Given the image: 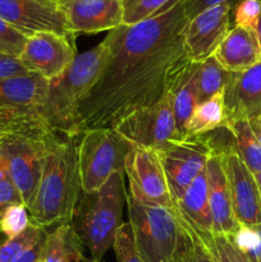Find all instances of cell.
Instances as JSON below:
<instances>
[{"mask_svg": "<svg viewBox=\"0 0 261 262\" xmlns=\"http://www.w3.org/2000/svg\"><path fill=\"white\" fill-rule=\"evenodd\" d=\"M187 22L182 0L156 17L107 32L109 60L79 106L82 132L114 129L132 113L168 96L192 60L183 41Z\"/></svg>", "mask_w": 261, "mask_h": 262, "instance_id": "1", "label": "cell"}, {"mask_svg": "<svg viewBox=\"0 0 261 262\" xmlns=\"http://www.w3.org/2000/svg\"><path fill=\"white\" fill-rule=\"evenodd\" d=\"M77 140L59 135L49 146L35 199L28 207L31 224L46 229L73 219L82 192Z\"/></svg>", "mask_w": 261, "mask_h": 262, "instance_id": "2", "label": "cell"}, {"mask_svg": "<svg viewBox=\"0 0 261 262\" xmlns=\"http://www.w3.org/2000/svg\"><path fill=\"white\" fill-rule=\"evenodd\" d=\"M109 56V43L104 38L95 48L77 54L61 76L49 81L46 100L38 113L51 129L71 138L83 135L79 106L101 77Z\"/></svg>", "mask_w": 261, "mask_h": 262, "instance_id": "3", "label": "cell"}, {"mask_svg": "<svg viewBox=\"0 0 261 262\" xmlns=\"http://www.w3.org/2000/svg\"><path fill=\"white\" fill-rule=\"evenodd\" d=\"M127 200L124 174L115 173L94 193H82L72 219L74 232L87 247L91 260L102 261L113 248L115 234L123 224V206Z\"/></svg>", "mask_w": 261, "mask_h": 262, "instance_id": "4", "label": "cell"}, {"mask_svg": "<svg viewBox=\"0 0 261 262\" xmlns=\"http://www.w3.org/2000/svg\"><path fill=\"white\" fill-rule=\"evenodd\" d=\"M129 224L145 262H170L178 245L179 228L174 207H164L127 194Z\"/></svg>", "mask_w": 261, "mask_h": 262, "instance_id": "5", "label": "cell"}, {"mask_svg": "<svg viewBox=\"0 0 261 262\" xmlns=\"http://www.w3.org/2000/svg\"><path fill=\"white\" fill-rule=\"evenodd\" d=\"M130 146L115 129H90L79 136L77 161L82 193L99 191L113 174H125Z\"/></svg>", "mask_w": 261, "mask_h": 262, "instance_id": "6", "label": "cell"}, {"mask_svg": "<svg viewBox=\"0 0 261 262\" xmlns=\"http://www.w3.org/2000/svg\"><path fill=\"white\" fill-rule=\"evenodd\" d=\"M58 136L48 140L28 137L0 140V164L27 209L35 199L49 146Z\"/></svg>", "mask_w": 261, "mask_h": 262, "instance_id": "7", "label": "cell"}, {"mask_svg": "<svg viewBox=\"0 0 261 262\" xmlns=\"http://www.w3.org/2000/svg\"><path fill=\"white\" fill-rule=\"evenodd\" d=\"M155 151L163 164L174 204L193 179L205 170L212 154L206 135L168 141Z\"/></svg>", "mask_w": 261, "mask_h": 262, "instance_id": "8", "label": "cell"}, {"mask_svg": "<svg viewBox=\"0 0 261 262\" xmlns=\"http://www.w3.org/2000/svg\"><path fill=\"white\" fill-rule=\"evenodd\" d=\"M114 129L130 145L151 150L168 141L179 140L169 96L132 113Z\"/></svg>", "mask_w": 261, "mask_h": 262, "instance_id": "9", "label": "cell"}, {"mask_svg": "<svg viewBox=\"0 0 261 262\" xmlns=\"http://www.w3.org/2000/svg\"><path fill=\"white\" fill-rule=\"evenodd\" d=\"M74 38L76 36L49 31L36 32L28 37L18 60L31 73L53 81L67 71L77 56Z\"/></svg>", "mask_w": 261, "mask_h": 262, "instance_id": "10", "label": "cell"}, {"mask_svg": "<svg viewBox=\"0 0 261 262\" xmlns=\"http://www.w3.org/2000/svg\"><path fill=\"white\" fill-rule=\"evenodd\" d=\"M125 176L129 181V196L164 207H174L165 171L155 150L130 146L125 158Z\"/></svg>", "mask_w": 261, "mask_h": 262, "instance_id": "11", "label": "cell"}, {"mask_svg": "<svg viewBox=\"0 0 261 262\" xmlns=\"http://www.w3.org/2000/svg\"><path fill=\"white\" fill-rule=\"evenodd\" d=\"M217 155L227 176L238 224L243 227L261 224V196L253 173L243 163L234 145L224 148Z\"/></svg>", "mask_w": 261, "mask_h": 262, "instance_id": "12", "label": "cell"}, {"mask_svg": "<svg viewBox=\"0 0 261 262\" xmlns=\"http://www.w3.org/2000/svg\"><path fill=\"white\" fill-rule=\"evenodd\" d=\"M0 18L27 37L42 31L76 36L68 30L58 3L46 0H0Z\"/></svg>", "mask_w": 261, "mask_h": 262, "instance_id": "13", "label": "cell"}, {"mask_svg": "<svg viewBox=\"0 0 261 262\" xmlns=\"http://www.w3.org/2000/svg\"><path fill=\"white\" fill-rule=\"evenodd\" d=\"M233 7L222 4L204 10L187 22L183 32L184 48L193 61L201 63L211 56L230 31Z\"/></svg>", "mask_w": 261, "mask_h": 262, "instance_id": "14", "label": "cell"}, {"mask_svg": "<svg viewBox=\"0 0 261 262\" xmlns=\"http://www.w3.org/2000/svg\"><path fill=\"white\" fill-rule=\"evenodd\" d=\"M58 5L73 35L109 32L123 25L122 0H59Z\"/></svg>", "mask_w": 261, "mask_h": 262, "instance_id": "15", "label": "cell"}, {"mask_svg": "<svg viewBox=\"0 0 261 262\" xmlns=\"http://www.w3.org/2000/svg\"><path fill=\"white\" fill-rule=\"evenodd\" d=\"M224 123L261 117V61L247 71L233 73L224 90Z\"/></svg>", "mask_w": 261, "mask_h": 262, "instance_id": "16", "label": "cell"}, {"mask_svg": "<svg viewBox=\"0 0 261 262\" xmlns=\"http://www.w3.org/2000/svg\"><path fill=\"white\" fill-rule=\"evenodd\" d=\"M206 178L212 233L232 235L240 228V224L233 211L228 179L217 154L212 152L207 160Z\"/></svg>", "mask_w": 261, "mask_h": 262, "instance_id": "17", "label": "cell"}, {"mask_svg": "<svg viewBox=\"0 0 261 262\" xmlns=\"http://www.w3.org/2000/svg\"><path fill=\"white\" fill-rule=\"evenodd\" d=\"M212 55L230 73L247 71L261 61V49L256 32L233 26Z\"/></svg>", "mask_w": 261, "mask_h": 262, "instance_id": "18", "label": "cell"}, {"mask_svg": "<svg viewBox=\"0 0 261 262\" xmlns=\"http://www.w3.org/2000/svg\"><path fill=\"white\" fill-rule=\"evenodd\" d=\"M199 66L200 63L197 61L189 60L177 77L176 82L168 94L179 140L186 138L187 124L196 106L200 104L199 89H197Z\"/></svg>", "mask_w": 261, "mask_h": 262, "instance_id": "19", "label": "cell"}, {"mask_svg": "<svg viewBox=\"0 0 261 262\" xmlns=\"http://www.w3.org/2000/svg\"><path fill=\"white\" fill-rule=\"evenodd\" d=\"M49 81L38 74L0 79V106L40 110L46 100Z\"/></svg>", "mask_w": 261, "mask_h": 262, "instance_id": "20", "label": "cell"}, {"mask_svg": "<svg viewBox=\"0 0 261 262\" xmlns=\"http://www.w3.org/2000/svg\"><path fill=\"white\" fill-rule=\"evenodd\" d=\"M184 219L193 227L199 234H212L211 211L207 193L206 168L187 187L181 199L174 204Z\"/></svg>", "mask_w": 261, "mask_h": 262, "instance_id": "21", "label": "cell"}, {"mask_svg": "<svg viewBox=\"0 0 261 262\" xmlns=\"http://www.w3.org/2000/svg\"><path fill=\"white\" fill-rule=\"evenodd\" d=\"M59 135L50 128L37 110L0 106V140L28 137L48 140Z\"/></svg>", "mask_w": 261, "mask_h": 262, "instance_id": "22", "label": "cell"}, {"mask_svg": "<svg viewBox=\"0 0 261 262\" xmlns=\"http://www.w3.org/2000/svg\"><path fill=\"white\" fill-rule=\"evenodd\" d=\"M81 245L71 223L58 225L46 235L42 262H86Z\"/></svg>", "mask_w": 261, "mask_h": 262, "instance_id": "23", "label": "cell"}, {"mask_svg": "<svg viewBox=\"0 0 261 262\" xmlns=\"http://www.w3.org/2000/svg\"><path fill=\"white\" fill-rule=\"evenodd\" d=\"M225 120L224 92L200 102L194 109L186 129V138L209 135L223 127Z\"/></svg>", "mask_w": 261, "mask_h": 262, "instance_id": "24", "label": "cell"}, {"mask_svg": "<svg viewBox=\"0 0 261 262\" xmlns=\"http://www.w3.org/2000/svg\"><path fill=\"white\" fill-rule=\"evenodd\" d=\"M223 127L227 128L233 137V143L238 155L253 174L261 171V146L251 128L250 120L235 119L225 122Z\"/></svg>", "mask_w": 261, "mask_h": 262, "instance_id": "25", "label": "cell"}, {"mask_svg": "<svg viewBox=\"0 0 261 262\" xmlns=\"http://www.w3.org/2000/svg\"><path fill=\"white\" fill-rule=\"evenodd\" d=\"M174 210L178 217L181 233H179L176 252L170 262H212L209 250L199 233L184 219L183 215L176 206H174Z\"/></svg>", "mask_w": 261, "mask_h": 262, "instance_id": "26", "label": "cell"}, {"mask_svg": "<svg viewBox=\"0 0 261 262\" xmlns=\"http://www.w3.org/2000/svg\"><path fill=\"white\" fill-rule=\"evenodd\" d=\"M233 73L228 72L214 55L200 63L197 69V89L199 101L204 102L215 95L224 92L225 87L232 79Z\"/></svg>", "mask_w": 261, "mask_h": 262, "instance_id": "27", "label": "cell"}, {"mask_svg": "<svg viewBox=\"0 0 261 262\" xmlns=\"http://www.w3.org/2000/svg\"><path fill=\"white\" fill-rule=\"evenodd\" d=\"M182 0H122L123 25H136L138 22L156 17L166 12Z\"/></svg>", "mask_w": 261, "mask_h": 262, "instance_id": "28", "label": "cell"}, {"mask_svg": "<svg viewBox=\"0 0 261 262\" xmlns=\"http://www.w3.org/2000/svg\"><path fill=\"white\" fill-rule=\"evenodd\" d=\"M201 239L206 245L212 262H251L237 248L232 237L228 234L201 235Z\"/></svg>", "mask_w": 261, "mask_h": 262, "instance_id": "29", "label": "cell"}, {"mask_svg": "<svg viewBox=\"0 0 261 262\" xmlns=\"http://www.w3.org/2000/svg\"><path fill=\"white\" fill-rule=\"evenodd\" d=\"M46 234L45 229L30 224V227L14 238H9L0 245V262H13Z\"/></svg>", "mask_w": 261, "mask_h": 262, "instance_id": "30", "label": "cell"}, {"mask_svg": "<svg viewBox=\"0 0 261 262\" xmlns=\"http://www.w3.org/2000/svg\"><path fill=\"white\" fill-rule=\"evenodd\" d=\"M232 239L238 250L251 262H261V224L255 227L240 225Z\"/></svg>", "mask_w": 261, "mask_h": 262, "instance_id": "31", "label": "cell"}, {"mask_svg": "<svg viewBox=\"0 0 261 262\" xmlns=\"http://www.w3.org/2000/svg\"><path fill=\"white\" fill-rule=\"evenodd\" d=\"M113 250L115 252L117 262H145L137 245L129 222L123 223L115 234Z\"/></svg>", "mask_w": 261, "mask_h": 262, "instance_id": "32", "label": "cell"}, {"mask_svg": "<svg viewBox=\"0 0 261 262\" xmlns=\"http://www.w3.org/2000/svg\"><path fill=\"white\" fill-rule=\"evenodd\" d=\"M31 224L30 212L25 204H15L8 207L0 223V232L5 237L14 238L25 232Z\"/></svg>", "mask_w": 261, "mask_h": 262, "instance_id": "33", "label": "cell"}, {"mask_svg": "<svg viewBox=\"0 0 261 262\" xmlns=\"http://www.w3.org/2000/svg\"><path fill=\"white\" fill-rule=\"evenodd\" d=\"M28 37L0 18V54L19 58Z\"/></svg>", "mask_w": 261, "mask_h": 262, "instance_id": "34", "label": "cell"}, {"mask_svg": "<svg viewBox=\"0 0 261 262\" xmlns=\"http://www.w3.org/2000/svg\"><path fill=\"white\" fill-rule=\"evenodd\" d=\"M261 14V0H238L233 7L234 26L255 31Z\"/></svg>", "mask_w": 261, "mask_h": 262, "instance_id": "35", "label": "cell"}, {"mask_svg": "<svg viewBox=\"0 0 261 262\" xmlns=\"http://www.w3.org/2000/svg\"><path fill=\"white\" fill-rule=\"evenodd\" d=\"M15 204H23L19 192L8 178L0 181V223L8 207ZM2 233V232H0Z\"/></svg>", "mask_w": 261, "mask_h": 262, "instance_id": "36", "label": "cell"}, {"mask_svg": "<svg viewBox=\"0 0 261 262\" xmlns=\"http://www.w3.org/2000/svg\"><path fill=\"white\" fill-rule=\"evenodd\" d=\"M238 0H184V8H186L187 19H191L194 15L200 14L204 10L210 8L217 7L222 4H230L234 7Z\"/></svg>", "mask_w": 261, "mask_h": 262, "instance_id": "37", "label": "cell"}, {"mask_svg": "<svg viewBox=\"0 0 261 262\" xmlns=\"http://www.w3.org/2000/svg\"><path fill=\"white\" fill-rule=\"evenodd\" d=\"M31 72H28L22 66V63L18 60V58H12V56L2 55L0 54V79H7L18 76H27Z\"/></svg>", "mask_w": 261, "mask_h": 262, "instance_id": "38", "label": "cell"}, {"mask_svg": "<svg viewBox=\"0 0 261 262\" xmlns=\"http://www.w3.org/2000/svg\"><path fill=\"white\" fill-rule=\"evenodd\" d=\"M46 235H48V233H46L37 243H35L32 247H30L28 250H26L25 252L20 253L13 262H42Z\"/></svg>", "mask_w": 261, "mask_h": 262, "instance_id": "39", "label": "cell"}, {"mask_svg": "<svg viewBox=\"0 0 261 262\" xmlns=\"http://www.w3.org/2000/svg\"><path fill=\"white\" fill-rule=\"evenodd\" d=\"M250 124H251V128H252L253 133H255L256 138H257L258 143H260L261 146V117L250 120Z\"/></svg>", "mask_w": 261, "mask_h": 262, "instance_id": "40", "label": "cell"}, {"mask_svg": "<svg viewBox=\"0 0 261 262\" xmlns=\"http://www.w3.org/2000/svg\"><path fill=\"white\" fill-rule=\"evenodd\" d=\"M255 32H256V36H257V40H258V43H260V49H261V14L257 20V25H256Z\"/></svg>", "mask_w": 261, "mask_h": 262, "instance_id": "41", "label": "cell"}, {"mask_svg": "<svg viewBox=\"0 0 261 262\" xmlns=\"http://www.w3.org/2000/svg\"><path fill=\"white\" fill-rule=\"evenodd\" d=\"M253 176H255L256 183H257L258 191H260V196H261V171H260V173H256V174H253Z\"/></svg>", "mask_w": 261, "mask_h": 262, "instance_id": "42", "label": "cell"}, {"mask_svg": "<svg viewBox=\"0 0 261 262\" xmlns=\"http://www.w3.org/2000/svg\"><path fill=\"white\" fill-rule=\"evenodd\" d=\"M7 178V174H5L4 169H3V165L0 164V181H3V179Z\"/></svg>", "mask_w": 261, "mask_h": 262, "instance_id": "43", "label": "cell"}, {"mask_svg": "<svg viewBox=\"0 0 261 262\" xmlns=\"http://www.w3.org/2000/svg\"><path fill=\"white\" fill-rule=\"evenodd\" d=\"M46 2H53V3H58L59 0H46Z\"/></svg>", "mask_w": 261, "mask_h": 262, "instance_id": "44", "label": "cell"}, {"mask_svg": "<svg viewBox=\"0 0 261 262\" xmlns=\"http://www.w3.org/2000/svg\"><path fill=\"white\" fill-rule=\"evenodd\" d=\"M86 262H102V261H94V260H86Z\"/></svg>", "mask_w": 261, "mask_h": 262, "instance_id": "45", "label": "cell"}]
</instances>
